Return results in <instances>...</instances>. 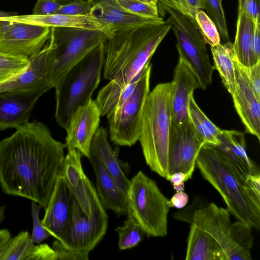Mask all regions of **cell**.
Returning a JSON list of instances; mask_svg holds the SVG:
<instances>
[{"label": "cell", "instance_id": "6da1fadb", "mask_svg": "<svg viewBox=\"0 0 260 260\" xmlns=\"http://www.w3.org/2000/svg\"><path fill=\"white\" fill-rule=\"evenodd\" d=\"M64 144L43 123L27 121L0 141V186L46 208L64 159Z\"/></svg>", "mask_w": 260, "mask_h": 260}, {"label": "cell", "instance_id": "7a4b0ae2", "mask_svg": "<svg viewBox=\"0 0 260 260\" xmlns=\"http://www.w3.org/2000/svg\"><path fill=\"white\" fill-rule=\"evenodd\" d=\"M196 166L204 179L221 195L230 214L237 220L259 229L260 199L250 192L245 180L213 146L202 147Z\"/></svg>", "mask_w": 260, "mask_h": 260}, {"label": "cell", "instance_id": "3957f363", "mask_svg": "<svg viewBox=\"0 0 260 260\" xmlns=\"http://www.w3.org/2000/svg\"><path fill=\"white\" fill-rule=\"evenodd\" d=\"M170 93V82L158 84L149 92L142 111L138 140L146 164L165 179L171 127Z\"/></svg>", "mask_w": 260, "mask_h": 260}, {"label": "cell", "instance_id": "277c9868", "mask_svg": "<svg viewBox=\"0 0 260 260\" xmlns=\"http://www.w3.org/2000/svg\"><path fill=\"white\" fill-rule=\"evenodd\" d=\"M105 60L104 43L71 68L55 85L57 124L66 129L76 110L91 99L100 80Z\"/></svg>", "mask_w": 260, "mask_h": 260}, {"label": "cell", "instance_id": "5b68a950", "mask_svg": "<svg viewBox=\"0 0 260 260\" xmlns=\"http://www.w3.org/2000/svg\"><path fill=\"white\" fill-rule=\"evenodd\" d=\"M230 215L227 209L210 203L194 210L189 222L216 241L226 260H251L252 228L239 220L232 222Z\"/></svg>", "mask_w": 260, "mask_h": 260}, {"label": "cell", "instance_id": "8992f818", "mask_svg": "<svg viewBox=\"0 0 260 260\" xmlns=\"http://www.w3.org/2000/svg\"><path fill=\"white\" fill-rule=\"evenodd\" d=\"M48 55L51 88L74 65L105 43L108 36L99 30L73 27H50Z\"/></svg>", "mask_w": 260, "mask_h": 260}, {"label": "cell", "instance_id": "52a82bcc", "mask_svg": "<svg viewBox=\"0 0 260 260\" xmlns=\"http://www.w3.org/2000/svg\"><path fill=\"white\" fill-rule=\"evenodd\" d=\"M127 196V215L135 218L146 235L164 237L168 235L170 201L153 180L139 171L130 180Z\"/></svg>", "mask_w": 260, "mask_h": 260}, {"label": "cell", "instance_id": "ba28073f", "mask_svg": "<svg viewBox=\"0 0 260 260\" xmlns=\"http://www.w3.org/2000/svg\"><path fill=\"white\" fill-rule=\"evenodd\" d=\"M160 6L169 15L166 22L176 38L179 56L186 60L196 74L201 88L206 89L212 82L214 69L209 59L206 43L194 19L178 10L166 5Z\"/></svg>", "mask_w": 260, "mask_h": 260}, {"label": "cell", "instance_id": "9c48e42d", "mask_svg": "<svg viewBox=\"0 0 260 260\" xmlns=\"http://www.w3.org/2000/svg\"><path fill=\"white\" fill-rule=\"evenodd\" d=\"M151 68L148 63L131 95L107 116L110 138L114 144L131 147L139 140L142 111L150 92Z\"/></svg>", "mask_w": 260, "mask_h": 260}, {"label": "cell", "instance_id": "30bf717a", "mask_svg": "<svg viewBox=\"0 0 260 260\" xmlns=\"http://www.w3.org/2000/svg\"><path fill=\"white\" fill-rule=\"evenodd\" d=\"M107 227L108 216L101 203L93 215L88 217L73 197L69 226L57 241L66 250L89 254L103 238Z\"/></svg>", "mask_w": 260, "mask_h": 260}, {"label": "cell", "instance_id": "8fae6325", "mask_svg": "<svg viewBox=\"0 0 260 260\" xmlns=\"http://www.w3.org/2000/svg\"><path fill=\"white\" fill-rule=\"evenodd\" d=\"M51 28L0 18V53L29 60L50 37Z\"/></svg>", "mask_w": 260, "mask_h": 260}, {"label": "cell", "instance_id": "7c38bea8", "mask_svg": "<svg viewBox=\"0 0 260 260\" xmlns=\"http://www.w3.org/2000/svg\"><path fill=\"white\" fill-rule=\"evenodd\" d=\"M162 22L114 32L104 43L105 78L109 81L115 79L124 63L137 52Z\"/></svg>", "mask_w": 260, "mask_h": 260}, {"label": "cell", "instance_id": "4fadbf2b", "mask_svg": "<svg viewBox=\"0 0 260 260\" xmlns=\"http://www.w3.org/2000/svg\"><path fill=\"white\" fill-rule=\"evenodd\" d=\"M190 121L171 126L168 148V175L181 172L186 181L192 178L198 154L204 145Z\"/></svg>", "mask_w": 260, "mask_h": 260}, {"label": "cell", "instance_id": "5bb4252c", "mask_svg": "<svg viewBox=\"0 0 260 260\" xmlns=\"http://www.w3.org/2000/svg\"><path fill=\"white\" fill-rule=\"evenodd\" d=\"M82 155L75 148L68 149L60 175L83 212L88 217H91L96 206L101 202L93 184L83 171Z\"/></svg>", "mask_w": 260, "mask_h": 260}, {"label": "cell", "instance_id": "9a60e30c", "mask_svg": "<svg viewBox=\"0 0 260 260\" xmlns=\"http://www.w3.org/2000/svg\"><path fill=\"white\" fill-rule=\"evenodd\" d=\"M100 109L91 99L87 104L78 107L72 114L66 128V148H75L88 158L92 139L99 127Z\"/></svg>", "mask_w": 260, "mask_h": 260}, {"label": "cell", "instance_id": "2e32d148", "mask_svg": "<svg viewBox=\"0 0 260 260\" xmlns=\"http://www.w3.org/2000/svg\"><path fill=\"white\" fill-rule=\"evenodd\" d=\"M170 84L171 126H175L189 120V99L195 89L201 88V85L196 74L181 56H179Z\"/></svg>", "mask_w": 260, "mask_h": 260}, {"label": "cell", "instance_id": "e0dca14e", "mask_svg": "<svg viewBox=\"0 0 260 260\" xmlns=\"http://www.w3.org/2000/svg\"><path fill=\"white\" fill-rule=\"evenodd\" d=\"M235 89L232 95L234 105L245 132L260 141V101L256 98L242 65L234 57Z\"/></svg>", "mask_w": 260, "mask_h": 260}, {"label": "cell", "instance_id": "ac0fdd59", "mask_svg": "<svg viewBox=\"0 0 260 260\" xmlns=\"http://www.w3.org/2000/svg\"><path fill=\"white\" fill-rule=\"evenodd\" d=\"M50 89L46 87L34 90L0 92V131L16 129L28 121L36 102Z\"/></svg>", "mask_w": 260, "mask_h": 260}, {"label": "cell", "instance_id": "d6986e66", "mask_svg": "<svg viewBox=\"0 0 260 260\" xmlns=\"http://www.w3.org/2000/svg\"><path fill=\"white\" fill-rule=\"evenodd\" d=\"M73 196L60 175L56 181L41 221L50 236L59 240L70 224Z\"/></svg>", "mask_w": 260, "mask_h": 260}, {"label": "cell", "instance_id": "ffe728a7", "mask_svg": "<svg viewBox=\"0 0 260 260\" xmlns=\"http://www.w3.org/2000/svg\"><path fill=\"white\" fill-rule=\"evenodd\" d=\"M50 48L48 41L41 51L29 60L22 71L0 83V92L28 91L47 87L49 84L48 55Z\"/></svg>", "mask_w": 260, "mask_h": 260}, {"label": "cell", "instance_id": "44dd1931", "mask_svg": "<svg viewBox=\"0 0 260 260\" xmlns=\"http://www.w3.org/2000/svg\"><path fill=\"white\" fill-rule=\"evenodd\" d=\"M87 1L91 7L88 14L104 24L112 35L116 31L164 21L160 17L148 18L129 13L120 7L115 0Z\"/></svg>", "mask_w": 260, "mask_h": 260}, {"label": "cell", "instance_id": "7402d4cb", "mask_svg": "<svg viewBox=\"0 0 260 260\" xmlns=\"http://www.w3.org/2000/svg\"><path fill=\"white\" fill-rule=\"evenodd\" d=\"M219 143L213 146L236 172L245 180L248 175L259 173L246 149L244 133L237 130H222L218 136Z\"/></svg>", "mask_w": 260, "mask_h": 260}, {"label": "cell", "instance_id": "603a6c76", "mask_svg": "<svg viewBox=\"0 0 260 260\" xmlns=\"http://www.w3.org/2000/svg\"><path fill=\"white\" fill-rule=\"evenodd\" d=\"M7 20L47 26L49 27H73L99 30L104 32L108 37L112 35L108 28L102 22L89 14L68 15L54 14L46 15L18 14L3 18Z\"/></svg>", "mask_w": 260, "mask_h": 260}, {"label": "cell", "instance_id": "cb8c5ba5", "mask_svg": "<svg viewBox=\"0 0 260 260\" xmlns=\"http://www.w3.org/2000/svg\"><path fill=\"white\" fill-rule=\"evenodd\" d=\"M90 156L99 160L114 178L119 187L127 194L130 180L125 176L123 169H127V164L120 160L108 139L107 131L99 127L92 139Z\"/></svg>", "mask_w": 260, "mask_h": 260}, {"label": "cell", "instance_id": "d4e9b609", "mask_svg": "<svg viewBox=\"0 0 260 260\" xmlns=\"http://www.w3.org/2000/svg\"><path fill=\"white\" fill-rule=\"evenodd\" d=\"M88 159L95 173L97 192L103 207L112 210L118 216L127 214V194L119 187L99 160L92 156H89Z\"/></svg>", "mask_w": 260, "mask_h": 260}, {"label": "cell", "instance_id": "484cf974", "mask_svg": "<svg viewBox=\"0 0 260 260\" xmlns=\"http://www.w3.org/2000/svg\"><path fill=\"white\" fill-rule=\"evenodd\" d=\"M186 260H226L221 247L208 233L191 223Z\"/></svg>", "mask_w": 260, "mask_h": 260}, {"label": "cell", "instance_id": "4316f807", "mask_svg": "<svg viewBox=\"0 0 260 260\" xmlns=\"http://www.w3.org/2000/svg\"><path fill=\"white\" fill-rule=\"evenodd\" d=\"M254 28L253 21L243 13H238L233 50L238 61L245 67L254 64L252 39Z\"/></svg>", "mask_w": 260, "mask_h": 260}, {"label": "cell", "instance_id": "83f0119b", "mask_svg": "<svg viewBox=\"0 0 260 260\" xmlns=\"http://www.w3.org/2000/svg\"><path fill=\"white\" fill-rule=\"evenodd\" d=\"M138 79L126 85L113 79L101 88L95 100L101 116H107L120 107L131 95Z\"/></svg>", "mask_w": 260, "mask_h": 260}, {"label": "cell", "instance_id": "f1b7e54d", "mask_svg": "<svg viewBox=\"0 0 260 260\" xmlns=\"http://www.w3.org/2000/svg\"><path fill=\"white\" fill-rule=\"evenodd\" d=\"M214 65L213 68L219 74L222 82L232 95L235 89V73L234 63L235 53L233 43L229 41L210 47Z\"/></svg>", "mask_w": 260, "mask_h": 260}, {"label": "cell", "instance_id": "f546056e", "mask_svg": "<svg viewBox=\"0 0 260 260\" xmlns=\"http://www.w3.org/2000/svg\"><path fill=\"white\" fill-rule=\"evenodd\" d=\"M188 116L197 135L204 145L216 146L222 129L214 124L197 105L192 94L189 99Z\"/></svg>", "mask_w": 260, "mask_h": 260}, {"label": "cell", "instance_id": "4dcf8cb0", "mask_svg": "<svg viewBox=\"0 0 260 260\" xmlns=\"http://www.w3.org/2000/svg\"><path fill=\"white\" fill-rule=\"evenodd\" d=\"M27 231L10 238L0 252V260H28L35 247Z\"/></svg>", "mask_w": 260, "mask_h": 260}, {"label": "cell", "instance_id": "1f68e13d", "mask_svg": "<svg viewBox=\"0 0 260 260\" xmlns=\"http://www.w3.org/2000/svg\"><path fill=\"white\" fill-rule=\"evenodd\" d=\"M115 231L118 235V247L121 250L138 245L146 235L141 225L129 215L124 224Z\"/></svg>", "mask_w": 260, "mask_h": 260}, {"label": "cell", "instance_id": "d6a6232c", "mask_svg": "<svg viewBox=\"0 0 260 260\" xmlns=\"http://www.w3.org/2000/svg\"><path fill=\"white\" fill-rule=\"evenodd\" d=\"M201 9L215 23L220 37L225 41H230L224 10L222 5V0H200Z\"/></svg>", "mask_w": 260, "mask_h": 260}, {"label": "cell", "instance_id": "836d02e7", "mask_svg": "<svg viewBox=\"0 0 260 260\" xmlns=\"http://www.w3.org/2000/svg\"><path fill=\"white\" fill-rule=\"evenodd\" d=\"M118 5L129 13L144 17L158 18V2H144L139 0H115Z\"/></svg>", "mask_w": 260, "mask_h": 260}, {"label": "cell", "instance_id": "e575fe53", "mask_svg": "<svg viewBox=\"0 0 260 260\" xmlns=\"http://www.w3.org/2000/svg\"><path fill=\"white\" fill-rule=\"evenodd\" d=\"M203 38L210 47L220 43V37L218 29L212 20L204 11L199 10L194 18Z\"/></svg>", "mask_w": 260, "mask_h": 260}, {"label": "cell", "instance_id": "d590c367", "mask_svg": "<svg viewBox=\"0 0 260 260\" xmlns=\"http://www.w3.org/2000/svg\"><path fill=\"white\" fill-rule=\"evenodd\" d=\"M29 60L15 57L0 53V83L24 69Z\"/></svg>", "mask_w": 260, "mask_h": 260}, {"label": "cell", "instance_id": "8d00e7d4", "mask_svg": "<svg viewBox=\"0 0 260 260\" xmlns=\"http://www.w3.org/2000/svg\"><path fill=\"white\" fill-rule=\"evenodd\" d=\"M36 202L32 201L31 209L32 219V231L31 239L34 243L40 244L47 239L50 236V234L44 228L39 219V213L41 208Z\"/></svg>", "mask_w": 260, "mask_h": 260}, {"label": "cell", "instance_id": "74e56055", "mask_svg": "<svg viewBox=\"0 0 260 260\" xmlns=\"http://www.w3.org/2000/svg\"><path fill=\"white\" fill-rule=\"evenodd\" d=\"M90 9V5L87 0H72L62 5L56 14L68 15L88 14Z\"/></svg>", "mask_w": 260, "mask_h": 260}, {"label": "cell", "instance_id": "f35d334b", "mask_svg": "<svg viewBox=\"0 0 260 260\" xmlns=\"http://www.w3.org/2000/svg\"><path fill=\"white\" fill-rule=\"evenodd\" d=\"M243 13L256 23L260 22L259 0H238V13Z\"/></svg>", "mask_w": 260, "mask_h": 260}, {"label": "cell", "instance_id": "ab89813d", "mask_svg": "<svg viewBox=\"0 0 260 260\" xmlns=\"http://www.w3.org/2000/svg\"><path fill=\"white\" fill-rule=\"evenodd\" d=\"M64 4L62 0H37L33 15H46L56 14L60 7Z\"/></svg>", "mask_w": 260, "mask_h": 260}, {"label": "cell", "instance_id": "60d3db41", "mask_svg": "<svg viewBox=\"0 0 260 260\" xmlns=\"http://www.w3.org/2000/svg\"><path fill=\"white\" fill-rule=\"evenodd\" d=\"M242 67L256 98L260 101V61L249 67Z\"/></svg>", "mask_w": 260, "mask_h": 260}, {"label": "cell", "instance_id": "b9f144b4", "mask_svg": "<svg viewBox=\"0 0 260 260\" xmlns=\"http://www.w3.org/2000/svg\"><path fill=\"white\" fill-rule=\"evenodd\" d=\"M57 254L53 248L47 244L35 245L28 260H57Z\"/></svg>", "mask_w": 260, "mask_h": 260}, {"label": "cell", "instance_id": "7bdbcfd3", "mask_svg": "<svg viewBox=\"0 0 260 260\" xmlns=\"http://www.w3.org/2000/svg\"><path fill=\"white\" fill-rule=\"evenodd\" d=\"M52 248L57 254L58 259L64 260H88L89 254L70 251L64 249L56 240L52 245Z\"/></svg>", "mask_w": 260, "mask_h": 260}, {"label": "cell", "instance_id": "ee69618b", "mask_svg": "<svg viewBox=\"0 0 260 260\" xmlns=\"http://www.w3.org/2000/svg\"><path fill=\"white\" fill-rule=\"evenodd\" d=\"M245 182L250 192L260 199V173L247 175Z\"/></svg>", "mask_w": 260, "mask_h": 260}, {"label": "cell", "instance_id": "f6af8a7d", "mask_svg": "<svg viewBox=\"0 0 260 260\" xmlns=\"http://www.w3.org/2000/svg\"><path fill=\"white\" fill-rule=\"evenodd\" d=\"M252 51L255 63L260 61V22L254 24Z\"/></svg>", "mask_w": 260, "mask_h": 260}, {"label": "cell", "instance_id": "bcb514c9", "mask_svg": "<svg viewBox=\"0 0 260 260\" xmlns=\"http://www.w3.org/2000/svg\"><path fill=\"white\" fill-rule=\"evenodd\" d=\"M171 182L174 189L177 191L184 190V182L186 180V175L181 172H176L169 176L167 179Z\"/></svg>", "mask_w": 260, "mask_h": 260}, {"label": "cell", "instance_id": "7dc6e473", "mask_svg": "<svg viewBox=\"0 0 260 260\" xmlns=\"http://www.w3.org/2000/svg\"><path fill=\"white\" fill-rule=\"evenodd\" d=\"M188 201V196L184 191H179L175 193L170 200L171 207L182 208L185 206Z\"/></svg>", "mask_w": 260, "mask_h": 260}, {"label": "cell", "instance_id": "c3c4849f", "mask_svg": "<svg viewBox=\"0 0 260 260\" xmlns=\"http://www.w3.org/2000/svg\"><path fill=\"white\" fill-rule=\"evenodd\" d=\"M11 238V235L7 229L0 230V252Z\"/></svg>", "mask_w": 260, "mask_h": 260}, {"label": "cell", "instance_id": "681fc988", "mask_svg": "<svg viewBox=\"0 0 260 260\" xmlns=\"http://www.w3.org/2000/svg\"><path fill=\"white\" fill-rule=\"evenodd\" d=\"M191 17L194 19L196 13L201 9L200 0H187Z\"/></svg>", "mask_w": 260, "mask_h": 260}, {"label": "cell", "instance_id": "f907efd6", "mask_svg": "<svg viewBox=\"0 0 260 260\" xmlns=\"http://www.w3.org/2000/svg\"><path fill=\"white\" fill-rule=\"evenodd\" d=\"M181 12L191 16L187 0H177Z\"/></svg>", "mask_w": 260, "mask_h": 260}, {"label": "cell", "instance_id": "816d5d0a", "mask_svg": "<svg viewBox=\"0 0 260 260\" xmlns=\"http://www.w3.org/2000/svg\"><path fill=\"white\" fill-rule=\"evenodd\" d=\"M158 4L166 5L173 9L179 8V4L177 0H158Z\"/></svg>", "mask_w": 260, "mask_h": 260}, {"label": "cell", "instance_id": "f5cc1de1", "mask_svg": "<svg viewBox=\"0 0 260 260\" xmlns=\"http://www.w3.org/2000/svg\"><path fill=\"white\" fill-rule=\"evenodd\" d=\"M17 15L16 12H7L0 10V18H3L7 17L13 16Z\"/></svg>", "mask_w": 260, "mask_h": 260}, {"label": "cell", "instance_id": "db71d44e", "mask_svg": "<svg viewBox=\"0 0 260 260\" xmlns=\"http://www.w3.org/2000/svg\"><path fill=\"white\" fill-rule=\"evenodd\" d=\"M6 210V207L0 206V223L3 222L4 220L5 217V213Z\"/></svg>", "mask_w": 260, "mask_h": 260}, {"label": "cell", "instance_id": "11a10c76", "mask_svg": "<svg viewBox=\"0 0 260 260\" xmlns=\"http://www.w3.org/2000/svg\"><path fill=\"white\" fill-rule=\"evenodd\" d=\"M140 1L144 2H158V0H139Z\"/></svg>", "mask_w": 260, "mask_h": 260}]
</instances>
